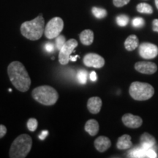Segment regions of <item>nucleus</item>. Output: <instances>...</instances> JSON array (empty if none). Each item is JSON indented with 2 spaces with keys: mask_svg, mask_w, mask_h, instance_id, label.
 Listing matches in <instances>:
<instances>
[{
  "mask_svg": "<svg viewBox=\"0 0 158 158\" xmlns=\"http://www.w3.org/2000/svg\"><path fill=\"white\" fill-rule=\"evenodd\" d=\"M130 0H113V3L116 7H121L127 5L130 2Z\"/></svg>",
  "mask_w": 158,
  "mask_h": 158,
  "instance_id": "nucleus-27",
  "label": "nucleus"
},
{
  "mask_svg": "<svg viewBox=\"0 0 158 158\" xmlns=\"http://www.w3.org/2000/svg\"><path fill=\"white\" fill-rule=\"evenodd\" d=\"M79 37L83 45H90L94 41V32L90 29H85L81 31Z\"/></svg>",
  "mask_w": 158,
  "mask_h": 158,
  "instance_id": "nucleus-17",
  "label": "nucleus"
},
{
  "mask_svg": "<svg viewBox=\"0 0 158 158\" xmlns=\"http://www.w3.org/2000/svg\"><path fill=\"white\" fill-rule=\"evenodd\" d=\"M137 11L141 13L145 14H152L153 13V9L152 6L147 3H140L136 7Z\"/></svg>",
  "mask_w": 158,
  "mask_h": 158,
  "instance_id": "nucleus-20",
  "label": "nucleus"
},
{
  "mask_svg": "<svg viewBox=\"0 0 158 158\" xmlns=\"http://www.w3.org/2000/svg\"><path fill=\"white\" fill-rule=\"evenodd\" d=\"M86 132L91 136L96 135L99 132V124L95 119H89L86 122L84 126Z\"/></svg>",
  "mask_w": 158,
  "mask_h": 158,
  "instance_id": "nucleus-18",
  "label": "nucleus"
},
{
  "mask_svg": "<svg viewBox=\"0 0 158 158\" xmlns=\"http://www.w3.org/2000/svg\"><path fill=\"white\" fill-rule=\"evenodd\" d=\"M92 14L94 15V17H96L98 19H102L104 18L107 16V10L106 9L100 8V7H93L92 9Z\"/></svg>",
  "mask_w": 158,
  "mask_h": 158,
  "instance_id": "nucleus-21",
  "label": "nucleus"
},
{
  "mask_svg": "<svg viewBox=\"0 0 158 158\" xmlns=\"http://www.w3.org/2000/svg\"><path fill=\"white\" fill-rule=\"evenodd\" d=\"M97 74L96 73L94 72V71H92V72H91L90 73V79L92 81H97Z\"/></svg>",
  "mask_w": 158,
  "mask_h": 158,
  "instance_id": "nucleus-32",
  "label": "nucleus"
},
{
  "mask_svg": "<svg viewBox=\"0 0 158 158\" xmlns=\"http://www.w3.org/2000/svg\"><path fill=\"white\" fill-rule=\"evenodd\" d=\"M94 147L100 152H104L111 146L110 140L106 136H99L94 142Z\"/></svg>",
  "mask_w": 158,
  "mask_h": 158,
  "instance_id": "nucleus-12",
  "label": "nucleus"
},
{
  "mask_svg": "<svg viewBox=\"0 0 158 158\" xmlns=\"http://www.w3.org/2000/svg\"><path fill=\"white\" fill-rule=\"evenodd\" d=\"M7 127L3 124H0V138H3L7 133Z\"/></svg>",
  "mask_w": 158,
  "mask_h": 158,
  "instance_id": "nucleus-29",
  "label": "nucleus"
},
{
  "mask_svg": "<svg viewBox=\"0 0 158 158\" xmlns=\"http://www.w3.org/2000/svg\"><path fill=\"white\" fill-rule=\"evenodd\" d=\"M65 43H66V39L64 35H59V36H57L56 37V47L57 50L60 51Z\"/></svg>",
  "mask_w": 158,
  "mask_h": 158,
  "instance_id": "nucleus-25",
  "label": "nucleus"
},
{
  "mask_svg": "<svg viewBox=\"0 0 158 158\" xmlns=\"http://www.w3.org/2000/svg\"><path fill=\"white\" fill-rule=\"evenodd\" d=\"M78 81L81 84H85L87 81V71L85 70H80L78 73Z\"/></svg>",
  "mask_w": 158,
  "mask_h": 158,
  "instance_id": "nucleus-24",
  "label": "nucleus"
},
{
  "mask_svg": "<svg viewBox=\"0 0 158 158\" xmlns=\"http://www.w3.org/2000/svg\"><path fill=\"white\" fill-rule=\"evenodd\" d=\"M116 23L119 27H125L129 23V17L126 15H119L116 19Z\"/></svg>",
  "mask_w": 158,
  "mask_h": 158,
  "instance_id": "nucleus-22",
  "label": "nucleus"
},
{
  "mask_svg": "<svg viewBox=\"0 0 158 158\" xmlns=\"http://www.w3.org/2000/svg\"><path fill=\"white\" fill-rule=\"evenodd\" d=\"M133 147V143L131 141V136L129 135H123L118 138L116 147L118 149L125 150L129 149Z\"/></svg>",
  "mask_w": 158,
  "mask_h": 158,
  "instance_id": "nucleus-16",
  "label": "nucleus"
},
{
  "mask_svg": "<svg viewBox=\"0 0 158 158\" xmlns=\"http://www.w3.org/2000/svg\"><path fill=\"white\" fill-rule=\"evenodd\" d=\"M32 147V139L27 134L18 136L11 144L9 152L10 158H24L28 155Z\"/></svg>",
  "mask_w": 158,
  "mask_h": 158,
  "instance_id": "nucleus-3",
  "label": "nucleus"
},
{
  "mask_svg": "<svg viewBox=\"0 0 158 158\" xmlns=\"http://www.w3.org/2000/svg\"><path fill=\"white\" fill-rule=\"evenodd\" d=\"M130 157H157V154L153 151L152 149H145L141 148V149H136L132 151L130 153Z\"/></svg>",
  "mask_w": 158,
  "mask_h": 158,
  "instance_id": "nucleus-14",
  "label": "nucleus"
},
{
  "mask_svg": "<svg viewBox=\"0 0 158 158\" xmlns=\"http://www.w3.org/2000/svg\"><path fill=\"white\" fill-rule=\"evenodd\" d=\"M78 41L76 39H70L66 41L62 48L59 51V62L61 64L66 65L70 61L71 54L75 51V48L78 46Z\"/></svg>",
  "mask_w": 158,
  "mask_h": 158,
  "instance_id": "nucleus-7",
  "label": "nucleus"
},
{
  "mask_svg": "<svg viewBox=\"0 0 158 158\" xmlns=\"http://www.w3.org/2000/svg\"><path fill=\"white\" fill-rule=\"evenodd\" d=\"M152 29L154 31L158 32V19H154L152 21Z\"/></svg>",
  "mask_w": 158,
  "mask_h": 158,
  "instance_id": "nucleus-31",
  "label": "nucleus"
},
{
  "mask_svg": "<svg viewBox=\"0 0 158 158\" xmlns=\"http://www.w3.org/2000/svg\"><path fill=\"white\" fill-rule=\"evenodd\" d=\"M48 135V130H43V131H42V133H41L39 135V138L40 140H45V138L47 137V135Z\"/></svg>",
  "mask_w": 158,
  "mask_h": 158,
  "instance_id": "nucleus-30",
  "label": "nucleus"
},
{
  "mask_svg": "<svg viewBox=\"0 0 158 158\" xmlns=\"http://www.w3.org/2000/svg\"><path fill=\"white\" fill-rule=\"evenodd\" d=\"M155 5L157 7V8L158 9V0H155Z\"/></svg>",
  "mask_w": 158,
  "mask_h": 158,
  "instance_id": "nucleus-34",
  "label": "nucleus"
},
{
  "mask_svg": "<svg viewBox=\"0 0 158 158\" xmlns=\"http://www.w3.org/2000/svg\"><path fill=\"white\" fill-rule=\"evenodd\" d=\"M9 92H12V89H9Z\"/></svg>",
  "mask_w": 158,
  "mask_h": 158,
  "instance_id": "nucleus-35",
  "label": "nucleus"
},
{
  "mask_svg": "<svg viewBox=\"0 0 158 158\" xmlns=\"http://www.w3.org/2000/svg\"><path fill=\"white\" fill-rule=\"evenodd\" d=\"M102 100L99 97H92L87 101V108L92 114H97L100 111L102 107Z\"/></svg>",
  "mask_w": 158,
  "mask_h": 158,
  "instance_id": "nucleus-13",
  "label": "nucleus"
},
{
  "mask_svg": "<svg viewBox=\"0 0 158 158\" xmlns=\"http://www.w3.org/2000/svg\"><path fill=\"white\" fill-rule=\"evenodd\" d=\"M135 69L143 74H154L157 70V66L152 62H138L135 64Z\"/></svg>",
  "mask_w": 158,
  "mask_h": 158,
  "instance_id": "nucleus-11",
  "label": "nucleus"
},
{
  "mask_svg": "<svg viewBox=\"0 0 158 158\" xmlns=\"http://www.w3.org/2000/svg\"><path fill=\"white\" fill-rule=\"evenodd\" d=\"M45 51H48L49 53L53 52V51H54V45H53L52 43H47L45 45Z\"/></svg>",
  "mask_w": 158,
  "mask_h": 158,
  "instance_id": "nucleus-28",
  "label": "nucleus"
},
{
  "mask_svg": "<svg viewBox=\"0 0 158 158\" xmlns=\"http://www.w3.org/2000/svg\"><path fill=\"white\" fill-rule=\"evenodd\" d=\"M122 120L124 125L129 128H138L143 123V120L140 116L132 114H125L122 116Z\"/></svg>",
  "mask_w": 158,
  "mask_h": 158,
  "instance_id": "nucleus-10",
  "label": "nucleus"
},
{
  "mask_svg": "<svg viewBox=\"0 0 158 158\" xmlns=\"http://www.w3.org/2000/svg\"><path fill=\"white\" fill-rule=\"evenodd\" d=\"M32 98L44 106H53L59 99V94L54 87L48 85L37 86L31 92Z\"/></svg>",
  "mask_w": 158,
  "mask_h": 158,
  "instance_id": "nucleus-4",
  "label": "nucleus"
},
{
  "mask_svg": "<svg viewBox=\"0 0 158 158\" xmlns=\"http://www.w3.org/2000/svg\"><path fill=\"white\" fill-rule=\"evenodd\" d=\"M133 26L135 28H141V27H143L144 24H145V21H144L143 19L140 17H136L133 20Z\"/></svg>",
  "mask_w": 158,
  "mask_h": 158,
  "instance_id": "nucleus-26",
  "label": "nucleus"
},
{
  "mask_svg": "<svg viewBox=\"0 0 158 158\" xmlns=\"http://www.w3.org/2000/svg\"><path fill=\"white\" fill-rule=\"evenodd\" d=\"M140 56L145 59H152L155 58L158 55L157 46L153 43H142L139 45Z\"/></svg>",
  "mask_w": 158,
  "mask_h": 158,
  "instance_id": "nucleus-8",
  "label": "nucleus"
},
{
  "mask_svg": "<svg viewBox=\"0 0 158 158\" xmlns=\"http://www.w3.org/2000/svg\"><path fill=\"white\" fill-rule=\"evenodd\" d=\"M129 93L134 100L143 101L149 100L154 95L155 89L152 85L147 83L135 81L130 84Z\"/></svg>",
  "mask_w": 158,
  "mask_h": 158,
  "instance_id": "nucleus-5",
  "label": "nucleus"
},
{
  "mask_svg": "<svg viewBox=\"0 0 158 158\" xmlns=\"http://www.w3.org/2000/svg\"><path fill=\"white\" fill-rule=\"evenodd\" d=\"M64 29V21L60 17L51 19L45 27V35L48 39L56 38Z\"/></svg>",
  "mask_w": 158,
  "mask_h": 158,
  "instance_id": "nucleus-6",
  "label": "nucleus"
},
{
  "mask_svg": "<svg viewBox=\"0 0 158 158\" xmlns=\"http://www.w3.org/2000/svg\"><path fill=\"white\" fill-rule=\"evenodd\" d=\"M140 142H141V148L148 149H152L154 147V145L156 143V140L154 136L147 133H144L141 136Z\"/></svg>",
  "mask_w": 158,
  "mask_h": 158,
  "instance_id": "nucleus-15",
  "label": "nucleus"
},
{
  "mask_svg": "<svg viewBox=\"0 0 158 158\" xmlns=\"http://www.w3.org/2000/svg\"><path fill=\"white\" fill-rule=\"evenodd\" d=\"M45 31V20L42 14L31 21H25L21 26V32L23 37L30 40L40 39Z\"/></svg>",
  "mask_w": 158,
  "mask_h": 158,
  "instance_id": "nucleus-2",
  "label": "nucleus"
},
{
  "mask_svg": "<svg viewBox=\"0 0 158 158\" xmlns=\"http://www.w3.org/2000/svg\"><path fill=\"white\" fill-rule=\"evenodd\" d=\"M27 126L29 131L35 132L37 130V126H38V122L35 118H30L27 121Z\"/></svg>",
  "mask_w": 158,
  "mask_h": 158,
  "instance_id": "nucleus-23",
  "label": "nucleus"
},
{
  "mask_svg": "<svg viewBox=\"0 0 158 158\" xmlns=\"http://www.w3.org/2000/svg\"><path fill=\"white\" fill-rule=\"evenodd\" d=\"M7 74L12 84L21 92L28 91L31 86V78L24 65L19 61H13L7 67Z\"/></svg>",
  "mask_w": 158,
  "mask_h": 158,
  "instance_id": "nucleus-1",
  "label": "nucleus"
},
{
  "mask_svg": "<svg viewBox=\"0 0 158 158\" xmlns=\"http://www.w3.org/2000/svg\"><path fill=\"white\" fill-rule=\"evenodd\" d=\"M83 62L84 65L88 68H101L105 65V59L103 57L94 53H89L85 55Z\"/></svg>",
  "mask_w": 158,
  "mask_h": 158,
  "instance_id": "nucleus-9",
  "label": "nucleus"
},
{
  "mask_svg": "<svg viewBox=\"0 0 158 158\" xmlns=\"http://www.w3.org/2000/svg\"><path fill=\"white\" fill-rule=\"evenodd\" d=\"M139 44L138 37L135 35H131L124 41V48L128 51H132L137 48Z\"/></svg>",
  "mask_w": 158,
  "mask_h": 158,
  "instance_id": "nucleus-19",
  "label": "nucleus"
},
{
  "mask_svg": "<svg viewBox=\"0 0 158 158\" xmlns=\"http://www.w3.org/2000/svg\"><path fill=\"white\" fill-rule=\"evenodd\" d=\"M78 55H76V56H70V60L73 61V62H76V59L78 58Z\"/></svg>",
  "mask_w": 158,
  "mask_h": 158,
  "instance_id": "nucleus-33",
  "label": "nucleus"
}]
</instances>
